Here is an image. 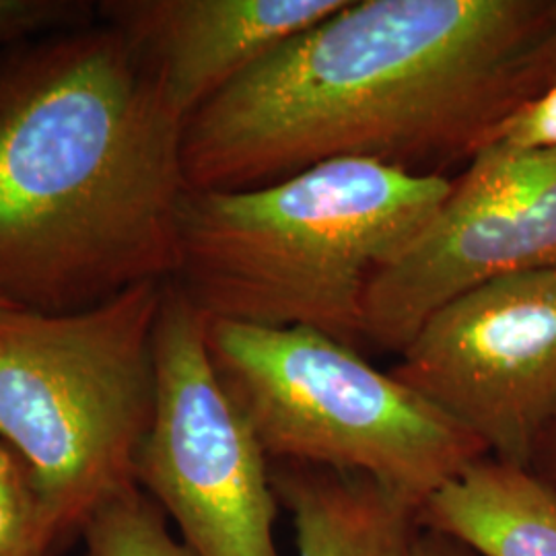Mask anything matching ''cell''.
Returning <instances> with one entry per match:
<instances>
[{"mask_svg": "<svg viewBox=\"0 0 556 556\" xmlns=\"http://www.w3.org/2000/svg\"><path fill=\"white\" fill-rule=\"evenodd\" d=\"M404 556H478L468 546L457 542L454 538L439 534L435 530L422 528L418 523L415 534L408 542L406 555Z\"/></svg>", "mask_w": 556, "mask_h": 556, "instance_id": "2e32d148", "label": "cell"}, {"mask_svg": "<svg viewBox=\"0 0 556 556\" xmlns=\"http://www.w3.org/2000/svg\"><path fill=\"white\" fill-rule=\"evenodd\" d=\"M163 287L140 282L64 314L0 305V441L31 470L59 546L101 505L139 486Z\"/></svg>", "mask_w": 556, "mask_h": 556, "instance_id": "277c9868", "label": "cell"}, {"mask_svg": "<svg viewBox=\"0 0 556 556\" xmlns=\"http://www.w3.org/2000/svg\"><path fill=\"white\" fill-rule=\"evenodd\" d=\"M346 0H103L112 25L190 118L231 80L285 41L330 17Z\"/></svg>", "mask_w": 556, "mask_h": 556, "instance_id": "9c48e42d", "label": "cell"}, {"mask_svg": "<svg viewBox=\"0 0 556 556\" xmlns=\"http://www.w3.org/2000/svg\"><path fill=\"white\" fill-rule=\"evenodd\" d=\"M206 344L270 462L376 478L420 509L489 456L433 402L318 330L208 319Z\"/></svg>", "mask_w": 556, "mask_h": 556, "instance_id": "5b68a950", "label": "cell"}, {"mask_svg": "<svg viewBox=\"0 0 556 556\" xmlns=\"http://www.w3.org/2000/svg\"><path fill=\"white\" fill-rule=\"evenodd\" d=\"M186 119L112 25L0 56V298L79 312L176 268Z\"/></svg>", "mask_w": 556, "mask_h": 556, "instance_id": "7a4b0ae2", "label": "cell"}, {"mask_svg": "<svg viewBox=\"0 0 556 556\" xmlns=\"http://www.w3.org/2000/svg\"><path fill=\"white\" fill-rule=\"evenodd\" d=\"M418 523L478 556H556V489L526 466L478 457L420 505Z\"/></svg>", "mask_w": 556, "mask_h": 556, "instance_id": "8fae6325", "label": "cell"}, {"mask_svg": "<svg viewBox=\"0 0 556 556\" xmlns=\"http://www.w3.org/2000/svg\"><path fill=\"white\" fill-rule=\"evenodd\" d=\"M208 319L165 280L155 321V415L137 482L197 556H280L270 459L227 394L206 344Z\"/></svg>", "mask_w": 556, "mask_h": 556, "instance_id": "8992f818", "label": "cell"}, {"mask_svg": "<svg viewBox=\"0 0 556 556\" xmlns=\"http://www.w3.org/2000/svg\"><path fill=\"white\" fill-rule=\"evenodd\" d=\"M80 532L87 556H197L169 534L165 511L140 486L101 505Z\"/></svg>", "mask_w": 556, "mask_h": 556, "instance_id": "7c38bea8", "label": "cell"}, {"mask_svg": "<svg viewBox=\"0 0 556 556\" xmlns=\"http://www.w3.org/2000/svg\"><path fill=\"white\" fill-rule=\"evenodd\" d=\"M528 468L556 489V415L538 439Z\"/></svg>", "mask_w": 556, "mask_h": 556, "instance_id": "e0dca14e", "label": "cell"}, {"mask_svg": "<svg viewBox=\"0 0 556 556\" xmlns=\"http://www.w3.org/2000/svg\"><path fill=\"white\" fill-rule=\"evenodd\" d=\"M270 478L298 556L406 555L418 507L376 478L287 462H270Z\"/></svg>", "mask_w": 556, "mask_h": 556, "instance_id": "30bf717a", "label": "cell"}, {"mask_svg": "<svg viewBox=\"0 0 556 556\" xmlns=\"http://www.w3.org/2000/svg\"><path fill=\"white\" fill-rule=\"evenodd\" d=\"M2 303H9V301H4V299L0 298V305H2Z\"/></svg>", "mask_w": 556, "mask_h": 556, "instance_id": "ac0fdd59", "label": "cell"}, {"mask_svg": "<svg viewBox=\"0 0 556 556\" xmlns=\"http://www.w3.org/2000/svg\"><path fill=\"white\" fill-rule=\"evenodd\" d=\"M556 268V149L484 147L417 243L379 270L365 338L402 351L445 301L493 278Z\"/></svg>", "mask_w": 556, "mask_h": 556, "instance_id": "ba28073f", "label": "cell"}, {"mask_svg": "<svg viewBox=\"0 0 556 556\" xmlns=\"http://www.w3.org/2000/svg\"><path fill=\"white\" fill-rule=\"evenodd\" d=\"M454 179L369 160L324 161L245 190H188L172 282L208 319L365 338L379 270L404 256Z\"/></svg>", "mask_w": 556, "mask_h": 556, "instance_id": "3957f363", "label": "cell"}, {"mask_svg": "<svg viewBox=\"0 0 556 556\" xmlns=\"http://www.w3.org/2000/svg\"><path fill=\"white\" fill-rule=\"evenodd\" d=\"M556 83V0H346L186 119L188 190L470 161Z\"/></svg>", "mask_w": 556, "mask_h": 556, "instance_id": "6da1fadb", "label": "cell"}, {"mask_svg": "<svg viewBox=\"0 0 556 556\" xmlns=\"http://www.w3.org/2000/svg\"><path fill=\"white\" fill-rule=\"evenodd\" d=\"M56 548L59 540L31 470L0 441V556H50Z\"/></svg>", "mask_w": 556, "mask_h": 556, "instance_id": "4fadbf2b", "label": "cell"}, {"mask_svg": "<svg viewBox=\"0 0 556 556\" xmlns=\"http://www.w3.org/2000/svg\"><path fill=\"white\" fill-rule=\"evenodd\" d=\"M497 140L519 149H556V83L526 105Z\"/></svg>", "mask_w": 556, "mask_h": 556, "instance_id": "9a60e30c", "label": "cell"}, {"mask_svg": "<svg viewBox=\"0 0 556 556\" xmlns=\"http://www.w3.org/2000/svg\"><path fill=\"white\" fill-rule=\"evenodd\" d=\"M392 374L482 443L530 466L556 415V268L493 278L445 301Z\"/></svg>", "mask_w": 556, "mask_h": 556, "instance_id": "52a82bcc", "label": "cell"}, {"mask_svg": "<svg viewBox=\"0 0 556 556\" xmlns=\"http://www.w3.org/2000/svg\"><path fill=\"white\" fill-rule=\"evenodd\" d=\"M96 21L98 4L87 0H0V56L25 41Z\"/></svg>", "mask_w": 556, "mask_h": 556, "instance_id": "5bb4252c", "label": "cell"}]
</instances>
